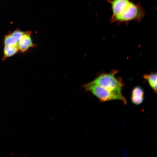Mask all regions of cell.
<instances>
[{"mask_svg":"<svg viewBox=\"0 0 157 157\" xmlns=\"http://www.w3.org/2000/svg\"><path fill=\"white\" fill-rule=\"evenodd\" d=\"M3 43L4 46L18 47V41L10 34L5 37Z\"/></svg>","mask_w":157,"mask_h":157,"instance_id":"obj_9","label":"cell"},{"mask_svg":"<svg viewBox=\"0 0 157 157\" xmlns=\"http://www.w3.org/2000/svg\"><path fill=\"white\" fill-rule=\"evenodd\" d=\"M144 97V91L143 88L138 86L134 87L132 90L131 99L132 102L136 105L142 103Z\"/></svg>","mask_w":157,"mask_h":157,"instance_id":"obj_6","label":"cell"},{"mask_svg":"<svg viewBox=\"0 0 157 157\" xmlns=\"http://www.w3.org/2000/svg\"><path fill=\"white\" fill-rule=\"evenodd\" d=\"M31 34L29 32L24 33L18 42V47L19 51L22 52H25L34 46Z\"/></svg>","mask_w":157,"mask_h":157,"instance_id":"obj_5","label":"cell"},{"mask_svg":"<svg viewBox=\"0 0 157 157\" xmlns=\"http://www.w3.org/2000/svg\"><path fill=\"white\" fill-rule=\"evenodd\" d=\"M19 51L18 47L4 46L3 49V61L7 58L11 57Z\"/></svg>","mask_w":157,"mask_h":157,"instance_id":"obj_8","label":"cell"},{"mask_svg":"<svg viewBox=\"0 0 157 157\" xmlns=\"http://www.w3.org/2000/svg\"><path fill=\"white\" fill-rule=\"evenodd\" d=\"M143 78L148 83L150 87L156 94L157 92V73L153 72L146 74L143 76Z\"/></svg>","mask_w":157,"mask_h":157,"instance_id":"obj_7","label":"cell"},{"mask_svg":"<svg viewBox=\"0 0 157 157\" xmlns=\"http://www.w3.org/2000/svg\"><path fill=\"white\" fill-rule=\"evenodd\" d=\"M145 15V11L140 4L131 1L119 15L110 19V22L119 24L131 21L140 22Z\"/></svg>","mask_w":157,"mask_h":157,"instance_id":"obj_1","label":"cell"},{"mask_svg":"<svg viewBox=\"0 0 157 157\" xmlns=\"http://www.w3.org/2000/svg\"><path fill=\"white\" fill-rule=\"evenodd\" d=\"M24 33L19 30L15 31L11 34L19 42Z\"/></svg>","mask_w":157,"mask_h":157,"instance_id":"obj_10","label":"cell"},{"mask_svg":"<svg viewBox=\"0 0 157 157\" xmlns=\"http://www.w3.org/2000/svg\"><path fill=\"white\" fill-rule=\"evenodd\" d=\"M117 73V71L114 70L109 73L102 74L88 83L99 85L111 90L122 92L124 85L122 79L116 76Z\"/></svg>","mask_w":157,"mask_h":157,"instance_id":"obj_3","label":"cell"},{"mask_svg":"<svg viewBox=\"0 0 157 157\" xmlns=\"http://www.w3.org/2000/svg\"><path fill=\"white\" fill-rule=\"evenodd\" d=\"M110 4L112 14L110 19L119 15L130 2V0H107Z\"/></svg>","mask_w":157,"mask_h":157,"instance_id":"obj_4","label":"cell"},{"mask_svg":"<svg viewBox=\"0 0 157 157\" xmlns=\"http://www.w3.org/2000/svg\"><path fill=\"white\" fill-rule=\"evenodd\" d=\"M83 87L85 92H90L101 102L117 100L122 101L124 104L127 103L122 92L111 90L99 85L88 83L83 85Z\"/></svg>","mask_w":157,"mask_h":157,"instance_id":"obj_2","label":"cell"}]
</instances>
